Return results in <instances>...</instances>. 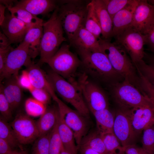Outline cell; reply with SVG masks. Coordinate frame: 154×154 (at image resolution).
Segmentation results:
<instances>
[{
	"instance_id": "obj_9",
	"label": "cell",
	"mask_w": 154,
	"mask_h": 154,
	"mask_svg": "<svg viewBox=\"0 0 154 154\" xmlns=\"http://www.w3.org/2000/svg\"><path fill=\"white\" fill-rule=\"evenodd\" d=\"M116 43L122 47L128 53L133 64L143 59L146 44L145 35L131 26L115 37Z\"/></svg>"
},
{
	"instance_id": "obj_21",
	"label": "cell",
	"mask_w": 154,
	"mask_h": 154,
	"mask_svg": "<svg viewBox=\"0 0 154 154\" xmlns=\"http://www.w3.org/2000/svg\"><path fill=\"white\" fill-rule=\"evenodd\" d=\"M26 67L33 86L46 90L55 101L58 98L47 79L45 72L40 68L39 64L32 61Z\"/></svg>"
},
{
	"instance_id": "obj_40",
	"label": "cell",
	"mask_w": 154,
	"mask_h": 154,
	"mask_svg": "<svg viewBox=\"0 0 154 154\" xmlns=\"http://www.w3.org/2000/svg\"><path fill=\"white\" fill-rule=\"evenodd\" d=\"M0 112L1 116L7 121L12 119V111L5 98L2 89L0 86Z\"/></svg>"
},
{
	"instance_id": "obj_34",
	"label": "cell",
	"mask_w": 154,
	"mask_h": 154,
	"mask_svg": "<svg viewBox=\"0 0 154 154\" xmlns=\"http://www.w3.org/2000/svg\"><path fill=\"white\" fill-rule=\"evenodd\" d=\"M139 75L145 78L154 87V65L141 60L134 64Z\"/></svg>"
},
{
	"instance_id": "obj_52",
	"label": "cell",
	"mask_w": 154,
	"mask_h": 154,
	"mask_svg": "<svg viewBox=\"0 0 154 154\" xmlns=\"http://www.w3.org/2000/svg\"><path fill=\"white\" fill-rule=\"evenodd\" d=\"M147 1L149 4L152 5L154 7V0H148Z\"/></svg>"
},
{
	"instance_id": "obj_45",
	"label": "cell",
	"mask_w": 154,
	"mask_h": 154,
	"mask_svg": "<svg viewBox=\"0 0 154 154\" xmlns=\"http://www.w3.org/2000/svg\"><path fill=\"white\" fill-rule=\"evenodd\" d=\"M12 148L7 142L0 138V154H8L13 150Z\"/></svg>"
},
{
	"instance_id": "obj_53",
	"label": "cell",
	"mask_w": 154,
	"mask_h": 154,
	"mask_svg": "<svg viewBox=\"0 0 154 154\" xmlns=\"http://www.w3.org/2000/svg\"><path fill=\"white\" fill-rule=\"evenodd\" d=\"M151 51L153 52V54H153L154 55V49H153V50H151Z\"/></svg>"
},
{
	"instance_id": "obj_3",
	"label": "cell",
	"mask_w": 154,
	"mask_h": 154,
	"mask_svg": "<svg viewBox=\"0 0 154 154\" xmlns=\"http://www.w3.org/2000/svg\"><path fill=\"white\" fill-rule=\"evenodd\" d=\"M58 7L50 19L43 24L39 65L46 63L57 52L62 43L66 41L58 15Z\"/></svg>"
},
{
	"instance_id": "obj_36",
	"label": "cell",
	"mask_w": 154,
	"mask_h": 154,
	"mask_svg": "<svg viewBox=\"0 0 154 154\" xmlns=\"http://www.w3.org/2000/svg\"><path fill=\"white\" fill-rule=\"evenodd\" d=\"M50 133L39 136L34 142L32 154H49Z\"/></svg>"
},
{
	"instance_id": "obj_24",
	"label": "cell",
	"mask_w": 154,
	"mask_h": 154,
	"mask_svg": "<svg viewBox=\"0 0 154 154\" xmlns=\"http://www.w3.org/2000/svg\"><path fill=\"white\" fill-rule=\"evenodd\" d=\"M42 25L32 27L28 31L22 42L27 47L31 58H35L40 54L43 33Z\"/></svg>"
},
{
	"instance_id": "obj_6",
	"label": "cell",
	"mask_w": 154,
	"mask_h": 154,
	"mask_svg": "<svg viewBox=\"0 0 154 154\" xmlns=\"http://www.w3.org/2000/svg\"><path fill=\"white\" fill-rule=\"evenodd\" d=\"M55 72L70 82L77 84L76 77L81 61L70 50V46L63 44L57 52L46 62Z\"/></svg>"
},
{
	"instance_id": "obj_38",
	"label": "cell",
	"mask_w": 154,
	"mask_h": 154,
	"mask_svg": "<svg viewBox=\"0 0 154 154\" xmlns=\"http://www.w3.org/2000/svg\"><path fill=\"white\" fill-rule=\"evenodd\" d=\"M112 19L115 15L123 8L132 0H103Z\"/></svg>"
},
{
	"instance_id": "obj_29",
	"label": "cell",
	"mask_w": 154,
	"mask_h": 154,
	"mask_svg": "<svg viewBox=\"0 0 154 154\" xmlns=\"http://www.w3.org/2000/svg\"><path fill=\"white\" fill-rule=\"evenodd\" d=\"M13 17L25 23L32 26L42 25L43 20L26 10L15 6L7 8Z\"/></svg>"
},
{
	"instance_id": "obj_47",
	"label": "cell",
	"mask_w": 154,
	"mask_h": 154,
	"mask_svg": "<svg viewBox=\"0 0 154 154\" xmlns=\"http://www.w3.org/2000/svg\"><path fill=\"white\" fill-rule=\"evenodd\" d=\"M6 8L5 6L0 4V25L2 23L5 18V11Z\"/></svg>"
},
{
	"instance_id": "obj_5",
	"label": "cell",
	"mask_w": 154,
	"mask_h": 154,
	"mask_svg": "<svg viewBox=\"0 0 154 154\" xmlns=\"http://www.w3.org/2000/svg\"><path fill=\"white\" fill-rule=\"evenodd\" d=\"M58 7V15L64 33L70 42L82 27L85 26L87 14V5L81 1H63Z\"/></svg>"
},
{
	"instance_id": "obj_37",
	"label": "cell",
	"mask_w": 154,
	"mask_h": 154,
	"mask_svg": "<svg viewBox=\"0 0 154 154\" xmlns=\"http://www.w3.org/2000/svg\"><path fill=\"white\" fill-rule=\"evenodd\" d=\"M142 139V147L150 154H154V126L143 131Z\"/></svg>"
},
{
	"instance_id": "obj_49",
	"label": "cell",
	"mask_w": 154,
	"mask_h": 154,
	"mask_svg": "<svg viewBox=\"0 0 154 154\" xmlns=\"http://www.w3.org/2000/svg\"><path fill=\"white\" fill-rule=\"evenodd\" d=\"M15 1L13 0H0V4L5 6L7 8L8 7L13 6Z\"/></svg>"
},
{
	"instance_id": "obj_43",
	"label": "cell",
	"mask_w": 154,
	"mask_h": 154,
	"mask_svg": "<svg viewBox=\"0 0 154 154\" xmlns=\"http://www.w3.org/2000/svg\"><path fill=\"white\" fill-rule=\"evenodd\" d=\"M146 38V44L152 50L154 49V21L144 33Z\"/></svg>"
},
{
	"instance_id": "obj_16",
	"label": "cell",
	"mask_w": 154,
	"mask_h": 154,
	"mask_svg": "<svg viewBox=\"0 0 154 154\" xmlns=\"http://www.w3.org/2000/svg\"><path fill=\"white\" fill-rule=\"evenodd\" d=\"M154 21V7L147 0H139L134 12L131 26L143 34Z\"/></svg>"
},
{
	"instance_id": "obj_23",
	"label": "cell",
	"mask_w": 154,
	"mask_h": 154,
	"mask_svg": "<svg viewBox=\"0 0 154 154\" xmlns=\"http://www.w3.org/2000/svg\"><path fill=\"white\" fill-rule=\"evenodd\" d=\"M92 1L100 22L103 39L108 40L112 37V19L103 0H93Z\"/></svg>"
},
{
	"instance_id": "obj_26",
	"label": "cell",
	"mask_w": 154,
	"mask_h": 154,
	"mask_svg": "<svg viewBox=\"0 0 154 154\" xmlns=\"http://www.w3.org/2000/svg\"><path fill=\"white\" fill-rule=\"evenodd\" d=\"M97 131L101 135L113 133L115 117L109 108L94 112Z\"/></svg>"
},
{
	"instance_id": "obj_7",
	"label": "cell",
	"mask_w": 154,
	"mask_h": 154,
	"mask_svg": "<svg viewBox=\"0 0 154 154\" xmlns=\"http://www.w3.org/2000/svg\"><path fill=\"white\" fill-rule=\"evenodd\" d=\"M110 85L113 98L121 108L130 109L152 103L147 96L127 80Z\"/></svg>"
},
{
	"instance_id": "obj_12",
	"label": "cell",
	"mask_w": 154,
	"mask_h": 154,
	"mask_svg": "<svg viewBox=\"0 0 154 154\" xmlns=\"http://www.w3.org/2000/svg\"><path fill=\"white\" fill-rule=\"evenodd\" d=\"M31 58L27 47L22 42L13 48L7 57L4 72L0 77V82L11 75H18L23 66H27L32 61Z\"/></svg>"
},
{
	"instance_id": "obj_31",
	"label": "cell",
	"mask_w": 154,
	"mask_h": 154,
	"mask_svg": "<svg viewBox=\"0 0 154 154\" xmlns=\"http://www.w3.org/2000/svg\"><path fill=\"white\" fill-rule=\"evenodd\" d=\"M101 135L110 154H125V147L121 145L113 133Z\"/></svg>"
},
{
	"instance_id": "obj_33",
	"label": "cell",
	"mask_w": 154,
	"mask_h": 154,
	"mask_svg": "<svg viewBox=\"0 0 154 154\" xmlns=\"http://www.w3.org/2000/svg\"><path fill=\"white\" fill-rule=\"evenodd\" d=\"M8 38L3 33H0V77L2 75L5 68L8 55L13 48Z\"/></svg>"
},
{
	"instance_id": "obj_11",
	"label": "cell",
	"mask_w": 154,
	"mask_h": 154,
	"mask_svg": "<svg viewBox=\"0 0 154 154\" xmlns=\"http://www.w3.org/2000/svg\"><path fill=\"white\" fill-rule=\"evenodd\" d=\"M10 124L21 145L31 143L40 136L36 121L27 114L19 113Z\"/></svg>"
},
{
	"instance_id": "obj_41",
	"label": "cell",
	"mask_w": 154,
	"mask_h": 154,
	"mask_svg": "<svg viewBox=\"0 0 154 154\" xmlns=\"http://www.w3.org/2000/svg\"><path fill=\"white\" fill-rule=\"evenodd\" d=\"M141 78L144 94L150 100L154 106V87L144 77L141 76Z\"/></svg>"
},
{
	"instance_id": "obj_15",
	"label": "cell",
	"mask_w": 154,
	"mask_h": 154,
	"mask_svg": "<svg viewBox=\"0 0 154 154\" xmlns=\"http://www.w3.org/2000/svg\"><path fill=\"white\" fill-rule=\"evenodd\" d=\"M0 26L3 33L11 44L21 43L28 31L34 26L25 23L10 13L5 15Z\"/></svg>"
},
{
	"instance_id": "obj_28",
	"label": "cell",
	"mask_w": 154,
	"mask_h": 154,
	"mask_svg": "<svg viewBox=\"0 0 154 154\" xmlns=\"http://www.w3.org/2000/svg\"><path fill=\"white\" fill-rule=\"evenodd\" d=\"M87 7L88 12L85 27L98 39L102 35V31L92 1L87 4Z\"/></svg>"
},
{
	"instance_id": "obj_19",
	"label": "cell",
	"mask_w": 154,
	"mask_h": 154,
	"mask_svg": "<svg viewBox=\"0 0 154 154\" xmlns=\"http://www.w3.org/2000/svg\"><path fill=\"white\" fill-rule=\"evenodd\" d=\"M70 43L77 50L102 52L98 39L84 26L79 29Z\"/></svg>"
},
{
	"instance_id": "obj_42",
	"label": "cell",
	"mask_w": 154,
	"mask_h": 154,
	"mask_svg": "<svg viewBox=\"0 0 154 154\" xmlns=\"http://www.w3.org/2000/svg\"><path fill=\"white\" fill-rule=\"evenodd\" d=\"M18 79L20 85L23 89L29 90L33 87L27 70L22 71L21 74L18 76Z\"/></svg>"
},
{
	"instance_id": "obj_8",
	"label": "cell",
	"mask_w": 154,
	"mask_h": 154,
	"mask_svg": "<svg viewBox=\"0 0 154 154\" xmlns=\"http://www.w3.org/2000/svg\"><path fill=\"white\" fill-rule=\"evenodd\" d=\"M77 81L86 104L92 113L109 108L105 93L95 81L83 72L79 75Z\"/></svg>"
},
{
	"instance_id": "obj_1",
	"label": "cell",
	"mask_w": 154,
	"mask_h": 154,
	"mask_svg": "<svg viewBox=\"0 0 154 154\" xmlns=\"http://www.w3.org/2000/svg\"><path fill=\"white\" fill-rule=\"evenodd\" d=\"M98 40L102 52L107 57L116 71L143 94L141 78L125 49L119 44L112 43L108 40L100 38Z\"/></svg>"
},
{
	"instance_id": "obj_17",
	"label": "cell",
	"mask_w": 154,
	"mask_h": 154,
	"mask_svg": "<svg viewBox=\"0 0 154 154\" xmlns=\"http://www.w3.org/2000/svg\"><path fill=\"white\" fill-rule=\"evenodd\" d=\"M18 75H13L4 79L0 87L13 112L21 105L23 98V89L18 81Z\"/></svg>"
},
{
	"instance_id": "obj_44",
	"label": "cell",
	"mask_w": 154,
	"mask_h": 154,
	"mask_svg": "<svg viewBox=\"0 0 154 154\" xmlns=\"http://www.w3.org/2000/svg\"><path fill=\"white\" fill-rule=\"evenodd\" d=\"M125 154H150L142 147H139L133 144L125 147Z\"/></svg>"
},
{
	"instance_id": "obj_51",
	"label": "cell",
	"mask_w": 154,
	"mask_h": 154,
	"mask_svg": "<svg viewBox=\"0 0 154 154\" xmlns=\"http://www.w3.org/2000/svg\"><path fill=\"white\" fill-rule=\"evenodd\" d=\"M61 154H72L70 152L65 149L63 147L62 148Z\"/></svg>"
},
{
	"instance_id": "obj_30",
	"label": "cell",
	"mask_w": 154,
	"mask_h": 154,
	"mask_svg": "<svg viewBox=\"0 0 154 154\" xmlns=\"http://www.w3.org/2000/svg\"><path fill=\"white\" fill-rule=\"evenodd\" d=\"M0 138L7 142L12 148L19 147L21 149H23L10 123L1 115Z\"/></svg>"
},
{
	"instance_id": "obj_48",
	"label": "cell",
	"mask_w": 154,
	"mask_h": 154,
	"mask_svg": "<svg viewBox=\"0 0 154 154\" xmlns=\"http://www.w3.org/2000/svg\"><path fill=\"white\" fill-rule=\"evenodd\" d=\"M143 58L146 60L147 62L154 65V55L145 53Z\"/></svg>"
},
{
	"instance_id": "obj_20",
	"label": "cell",
	"mask_w": 154,
	"mask_h": 154,
	"mask_svg": "<svg viewBox=\"0 0 154 154\" xmlns=\"http://www.w3.org/2000/svg\"><path fill=\"white\" fill-rule=\"evenodd\" d=\"M14 6L26 10L37 16L46 15L57 7L56 1L52 0H22L15 1Z\"/></svg>"
},
{
	"instance_id": "obj_22",
	"label": "cell",
	"mask_w": 154,
	"mask_h": 154,
	"mask_svg": "<svg viewBox=\"0 0 154 154\" xmlns=\"http://www.w3.org/2000/svg\"><path fill=\"white\" fill-rule=\"evenodd\" d=\"M59 115L57 104L47 106L45 112L36 121L40 136L51 132L56 124Z\"/></svg>"
},
{
	"instance_id": "obj_2",
	"label": "cell",
	"mask_w": 154,
	"mask_h": 154,
	"mask_svg": "<svg viewBox=\"0 0 154 154\" xmlns=\"http://www.w3.org/2000/svg\"><path fill=\"white\" fill-rule=\"evenodd\" d=\"M81 59L83 73L93 80L111 85L121 76L114 70L106 56L102 52L77 50Z\"/></svg>"
},
{
	"instance_id": "obj_4",
	"label": "cell",
	"mask_w": 154,
	"mask_h": 154,
	"mask_svg": "<svg viewBox=\"0 0 154 154\" xmlns=\"http://www.w3.org/2000/svg\"><path fill=\"white\" fill-rule=\"evenodd\" d=\"M47 79L55 93L83 116L90 117L89 110L78 84H72L51 69L45 72Z\"/></svg>"
},
{
	"instance_id": "obj_35",
	"label": "cell",
	"mask_w": 154,
	"mask_h": 154,
	"mask_svg": "<svg viewBox=\"0 0 154 154\" xmlns=\"http://www.w3.org/2000/svg\"><path fill=\"white\" fill-rule=\"evenodd\" d=\"M57 122L58 120L54 127L50 133L49 154H61L63 147L58 132Z\"/></svg>"
},
{
	"instance_id": "obj_32",
	"label": "cell",
	"mask_w": 154,
	"mask_h": 154,
	"mask_svg": "<svg viewBox=\"0 0 154 154\" xmlns=\"http://www.w3.org/2000/svg\"><path fill=\"white\" fill-rule=\"evenodd\" d=\"M24 106L26 114L30 116L36 117L40 116L45 112L47 106L30 98L26 100Z\"/></svg>"
},
{
	"instance_id": "obj_39",
	"label": "cell",
	"mask_w": 154,
	"mask_h": 154,
	"mask_svg": "<svg viewBox=\"0 0 154 154\" xmlns=\"http://www.w3.org/2000/svg\"><path fill=\"white\" fill-rule=\"evenodd\" d=\"M29 91L33 98L38 101L46 106L50 103L52 97L46 90L33 87Z\"/></svg>"
},
{
	"instance_id": "obj_27",
	"label": "cell",
	"mask_w": 154,
	"mask_h": 154,
	"mask_svg": "<svg viewBox=\"0 0 154 154\" xmlns=\"http://www.w3.org/2000/svg\"><path fill=\"white\" fill-rule=\"evenodd\" d=\"M80 145L88 147L100 154H110L101 135L97 131L86 135L82 139Z\"/></svg>"
},
{
	"instance_id": "obj_18",
	"label": "cell",
	"mask_w": 154,
	"mask_h": 154,
	"mask_svg": "<svg viewBox=\"0 0 154 154\" xmlns=\"http://www.w3.org/2000/svg\"><path fill=\"white\" fill-rule=\"evenodd\" d=\"M139 1V0H132L114 16L112 37H116L131 26L134 12Z\"/></svg>"
},
{
	"instance_id": "obj_54",
	"label": "cell",
	"mask_w": 154,
	"mask_h": 154,
	"mask_svg": "<svg viewBox=\"0 0 154 154\" xmlns=\"http://www.w3.org/2000/svg\"></svg>"
},
{
	"instance_id": "obj_10",
	"label": "cell",
	"mask_w": 154,
	"mask_h": 154,
	"mask_svg": "<svg viewBox=\"0 0 154 154\" xmlns=\"http://www.w3.org/2000/svg\"><path fill=\"white\" fill-rule=\"evenodd\" d=\"M58 106L61 118L72 131L77 146L86 135L88 125L85 117L72 110L58 98L55 101Z\"/></svg>"
},
{
	"instance_id": "obj_25",
	"label": "cell",
	"mask_w": 154,
	"mask_h": 154,
	"mask_svg": "<svg viewBox=\"0 0 154 154\" xmlns=\"http://www.w3.org/2000/svg\"><path fill=\"white\" fill-rule=\"evenodd\" d=\"M58 131L64 148L72 154H77L78 150L74 133L59 115L57 122Z\"/></svg>"
},
{
	"instance_id": "obj_55",
	"label": "cell",
	"mask_w": 154,
	"mask_h": 154,
	"mask_svg": "<svg viewBox=\"0 0 154 154\" xmlns=\"http://www.w3.org/2000/svg\"></svg>"
},
{
	"instance_id": "obj_13",
	"label": "cell",
	"mask_w": 154,
	"mask_h": 154,
	"mask_svg": "<svg viewBox=\"0 0 154 154\" xmlns=\"http://www.w3.org/2000/svg\"><path fill=\"white\" fill-rule=\"evenodd\" d=\"M113 133L123 147L135 144L137 135L132 127L127 109L120 108L117 111Z\"/></svg>"
},
{
	"instance_id": "obj_14",
	"label": "cell",
	"mask_w": 154,
	"mask_h": 154,
	"mask_svg": "<svg viewBox=\"0 0 154 154\" xmlns=\"http://www.w3.org/2000/svg\"><path fill=\"white\" fill-rule=\"evenodd\" d=\"M127 110L132 127L137 135L154 125V106L152 103Z\"/></svg>"
},
{
	"instance_id": "obj_50",
	"label": "cell",
	"mask_w": 154,
	"mask_h": 154,
	"mask_svg": "<svg viewBox=\"0 0 154 154\" xmlns=\"http://www.w3.org/2000/svg\"><path fill=\"white\" fill-rule=\"evenodd\" d=\"M8 154H29L27 151L23 149H21L20 151L13 150L11 152Z\"/></svg>"
},
{
	"instance_id": "obj_46",
	"label": "cell",
	"mask_w": 154,
	"mask_h": 154,
	"mask_svg": "<svg viewBox=\"0 0 154 154\" xmlns=\"http://www.w3.org/2000/svg\"><path fill=\"white\" fill-rule=\"evenodd\" d=\"M81 154H100L87 146L80 145L78 146Z\"/></svg>"
}]
</instances>
